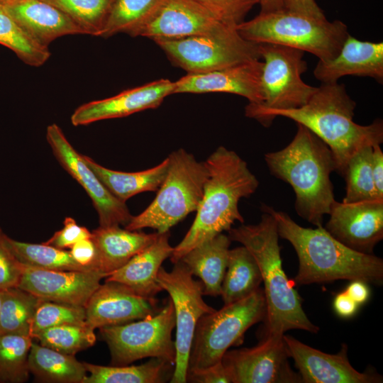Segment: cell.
<instances>
[{
    "instance_id": "obj_27",
    "label": "cell",
    "mask_w": 383,
    "mask_h": 383,
    "mask_svg": "<svg viewBox=\"0 0 383 383\" xmlns=\"http://www.w3.org/2000/svg\"><path fill=\"white\" fill-rule=\"evenodd\" d=\"M82 157L111 193L123 202L139 193L157 192L165 178L169 166L167 157L152 168L126 172L104 167L87 155H82Z\"/></svg>"
},
{
    "instance_id": "obj_43",
    "label": "cell",
    "mask_w": 383,
    "mask_h": 383,
    "mask_svg": "<svg viewBox=\"0 0 383 383\" xmlns=\"http://www.w3.org/2000/svg\"><path fill=\"white\" fill-rule=\"evenodd\" d=\"M187 382L231 383V380L222 362H220L204 369L187 371Z\"/></svg>"
},
{
    "instance_id": "obj_48",
    "label": "cell",
    "mask_w": 383,
    "mask_h": 383,
    "mask_svg": "<svg viewBox=\"0 0 383 383\" xmlns=\"http://www.w3.org/2000/svg\"><path fill=\"white\" fill-rule=\"evenodd\" d=\"M345 292L358 305L365 303L370 295L367 283L358 279L352 280Z\"/></svg>"
},
{
    "instance_id": "obj_11",
    "label": "cell",
    "mask_w": 383,
    "mask_h": 383,
    "mask_svg": "<svg viewBox=\"0 0 383 383\" xmlns=\"http://www.w3.org/2000/svg\"><path fill=\"white\" fill-rule=\"evenodd\" d=\"M157 279L162 289L168 293L175 314L176 360L170 382L185 383L196 324L202 316L216 309L204 301L201 281L194 279L189 269L181 261L174 263L170 272L161 267Z\"/></svg>"
},
{
    "instance_id": "obj_16",
    "label": "cell",
    "mask_w": 383,
    "mask_h": 383,
    "mask_svg": "<svg viewBox=\"0 0 383 383\" xmlns=\"http://www.w3.org/2000/svg\"><path fill=\"white\" fill-rule=\"evenodd\" d=\"M325 229L347 247L373 254L383 238V199L333 204Z\"/></svg>"
},
{
    "instance_id": "obj_22",
    "label": "cell",
    "mask_w": 383,
    "mask_h": 383,
    "mask_svg": "<svg viewBox=\"0 0 383 383\" xmlns=\"http://www.w3.org/2000/svg\"><path fill=\"white\" fill-rule=\"evenodd\" d=\"M313 75L321 84L338 82L344 76L367 77L383 82V43L360 40L350 34L331 60H318Z\"/></svg>"
},
{
    "instance_id": "obj_36",
    "label": "cell",
    "mask_w": 383,
    "mask_h": 383,
    "mask_svg": "<svg viewBox=\"0 0 383 383\" xmlns=\"http://www.w3.org/2000/svg\"><path fill=\"white\" fill-rule=\"evenodd\" d=\"M161 0H114L101 37L118 33L130 34L145 21Z\"/></svg>"
},
{
    "instance_id": "obj_52",
    "label": "cell",
    "mask_w": 383,
    "mask_h": 383,
    "mask_svg": "<svg viewBox=\"0 0 383 383\" xmlns=\"http://www.w3.org/2000/svg\"><path fill=\"white\" fill-rule=\"evenodd\" d=\"M4 233L2 232L1 228H0V239L1 238L2 235H3Z\"/></svg>"
},
{
    "instance_id": "obj_15",
    "label": "cell",
    "mask_w": 383,
    "mask_h": 383,
    "mask_svg": "<svg viewBox=\"0 0 383 383\" xmlns=\"http://www.w3.org/2000/svg\"><path fill=\"white\" fill-rule=\"evenodd\" d=\"M231 28L193 0H161L151 16L129 35L150 38H179L211 35Z\"/></svg>"
},
{
    "instance_id": "obj_7",
    "label": "cell",
    "mask_w": 383,
    "mask_h": 383,
    "mask_svg": "<svg viewBox=\"0 0 383 383\" xmlns=\"http://www.w3.org/2000/svg\"><path fill=\"white\" fill-rule=\"evenodd\" d=\"M165 178L151 204L140 213L132 216L125 228L140 231L150 228L159 233L170 229L201 204L209 173L205 162L180 148L167 157Z\"/></svg>"
},
{
    "instance_id": "obj_51",
    "label": "cell",
    "mask_w": 383,
    "mask_h": 383,
    "mask_svg": "<svg viewBox=\"0 0 383 383\" xmlns=\"http://www.w3.org/2000/svg\"><path fill=\"white\" fill-rule=\"evenodd\" d=\"M2 296H3V291H0V309H1V300H2Z\"/></svg>"
},
{
    "instance_id": "obj_45",
    "label": "cell",
    "mask_w": 383,
    "mask_h": 383,
    "mask_svg": "<svg viewBox=\"0 0 383 383\" xmlns=\"http://www.w3.org/2000/svg\"><path fill=\"white\" fill-rule=\"evenodd\" d=\"M284 9L310 16L326 17L315 0H284Z\"/></svg>"
},
{
    "instance_id": "obj_32",
    "label": "cell",
    "mask_w": 383,
    "mask_h": 383,
    "mask_svg": "<svg viewBox=\"0 0 383 383\" xmlns=\"http://www.w3.org/2000/svg\"><path fill=\"white\" fill-rule=\"evenodd\" d=\"M43 299L18 287L3 291L0 334L30 335L35 311Z\"/></svg>"
},
{
    "instance_id": "obj_19",
    "label": "cell",
    "mask_w": 383,
    "mask_h": 383,
    "mask_svg": "<svg viewBox=\"0 0 383 383\" xmlns=\"http://www.w3.org/2000/svg\"><path fill=\"white\" fill-rule=\"evenodd\" d=\"M84 308L86 323L94 330L143 319L160 310L155 298L141 296L126 285L111 281L100 284Z\"/></svg>"
},
{
    "instance_id": "obj_28",
    "label": "cell",
    "mask_w": 383,
    "mask_h": 383,
    "mask_svg": "<svg viewBox=\"0 0 383 383\" xmlns=\"http://www.w3.org/2000/svg\"><path fill=\"white\" fill-rule=\"evenodd\" d=\"M28 368L35 380L52 383H83L87 375L83 362L74 355L58 352L33 341Z\"/></svg>"
},
{
    "instance_id": "obj_2",
    "label": "cell",
    "mask_w": 383,
    "mask_h": 383,
    "mask_svg": "<svg viewBox=\"0 0 383 383\" xmlns=\"http://www.w3.org/2000/svg\"><path fill=\"white\" fill-rule=\"evenodd\" d=\"M262 211L274 216L279 236L289 241L297 255L299 269L294 277L295 285L342 279H358L376 285L382 284V258L347 247L323 226L316 228L302 227L287 213L265 204Z\"/></svg>"
},
{
    "instance_id": "obj_39",
    "label": "cell",
    "mask_w": 383,
    "mask_h": 383,
    "mask_svg": "<svg viewBox=\"0 0 383 383\" xmlns=\"http://www.w3.org/2000/svg\"><path fill=\"white\" fill-rule=\"evenodd\" d=\"M86 323L84 306L42 300L38 305L31 325L33 339L43 331L63 324Z\"/></svg>"
},
{
    "instance_id": "obj_37",
    "label": "cell",
    "mask_w": 383,
    "mask_h": 383,
    "mask_svg": "<svg viewBox=\"0 0 383 383\" xmlns=\"http://www.w3.org/2000/svg\"><path fill=\"white\" fill-rule=\"evenodd\" d=\"M77 23L85 34L101 36L114 0H43Z\"/></svg>"
},
{
    "instance_id": "obj_13",
    "label": "cell",
    "mask_w": 383,
    "mask_h": 383,
    "mask_svg": "<svg viewBox=\"0 0 383 383\" xmlns=\"http://www.w3.org/2000/svg\"><path fill=\"white\" fill-rule=\"evenodd\" d=\"M283 335H265L252 348L227 350L221 362L231 383H300Z\"/></svg>"
},
{
    "instance_id": "obj_26",
    "label": "cell",
    "mask_w": 383,
    "mask_h": 383,
    "mask_svg": "<svg viewBox=\"0 0 383 383\" xmlns=\"http://www.w3.org/2000/svg\"><path fill=\"white\" fill-rule=\"evenodd\" d=\"M231 240L220 233L187 252L181 261L204 285V295L221 296Z\"/></svg>"
},
{
    "instance_id": "obj_47",
    "label": "cell",
    "mask_w": 383,
    "mask_h": 383,
    "mask_svg": "<svg viewBox=\"0 0 383 383\" xmlns=\"http://www.w3.org/2000/svg\"><path fill=\"white\" fill-rule=\"evenodd\" d=\"M333 305L335 312L340 317L344 318L353 316L359 306L345 291L336 294L333 299Z\"/></svg>"
},
{
    "instance_id": "obj_44",
    "label": "cell",
    "mask_w": 383,
    "mask_h": 383,
    "mask_svg": "<svg viewBox=\"0 0 383 383\" xmlns=\"http://www.w3.org/2000/svg\"><path fill=\"white\" fill-rule=\"evenodd\" d=\"M70 252L79 264L96 270L94 267L96 249L91 238L79 240L70 248Z\"/></svg>"
},
{
    "instance_id": "obj_31",
    "label": "cell",
    "mask_w": 383,
    "mask_h": 383,
    "mask_svg": "<svg viewBox=\"0 0 383 383\" xmlns=\"http://www.w3.org/2000/svg\"><path fill=\"white\" fill-rule=\"evenodd\" d=\"M3 239L16 258L25 265L52 270H93L79 264L70 252L65 249L57 248L43 243L35 244L18 241L4 233Z\"/></svg>"
},
{
    "instance_id": "obj_9",
    "label": "cell",
    "mask_w": 383,
    "mask_h": 383,
    "mask_svg": "<svg viewBox=\"0 0 383 383\" xmlns=\"http://www.w3.org/2000/svg\"><path fill=\"white\" fill-rule=\"evenodd\" d=\"M174 306L170 299L155 314L127 323L99 328L111 354V365L121 366L145 357L162 359L174 366L176 349Z\"/></svg>"
},
{
    "instance_id": "obj_46",
    "label": "cell",
    "mask_w": 383,
    "mask_h": 383,
    "mask_svg": "<svg viewBox=\"0 0 383 383\" xmlns=\"http://www.w3.org/2000/svg\"><path fill=\"white\" fill-rule=\"evenodd\" d=\"M372 172L377 194L383 199V152L380 145L372 147Z\"/></svg>"
},
{
    "instance_id": "obj_29",
    "label": "cell",
    "mask_w": 383,
    "mask_h": 383,
    "mask_svg": "<svg viewBox=\"0 0 383 383\" xmlns=\"http://www.w3.org/2000/svg\"><path fill=\"white\" fill-rule=\"evenodd\" d=\"M87 373L83 383H162L172 375L173 365L157 357L138 365L103 366L83 362Z\"/></svg>"
},
{
    "instance_id": "obj_14",
    "label": "cell",
    "mask_w": 383,
    "mask_h": 383,
    "mask_svg": "<svg viewBox=\"0 0 383 383\" xmlns=\"http://www.w3.org/2000/svg\"><path fill=\"white\" fill-rule=\"evenodd\" d=\"M46 138L60 165L90 197L98 213L99 226H126L133 216L126 203L105 187L56 123L48 126Z\"/></svg>"
},
{
    "instance_id": "obj_1",
    "label": "cell",
    "mask_w": 383,
    "mask_h": 383,
    "mask_svg": "<svg viewBox=\"0 0 383 383\" xmlns=\"http://www.w3.org/2000/svg\"><path fill=\"white\" fill-rule=\"evenodd\" d=\"M355 101L344 84H321L304 106L290 109H271L249 103L245 108L247 117L270 126L277 116L293 120L307 128L331 150L336 171L343 176L350 157L367 146L383 142V122L377 118L369 125L353 121Z\"/></svg>"
},
{
    "instance_id": "obj_35",
    "label": "cell",
    "mask_w": 383,
    "mask_h": 383,
    "mask_svg": "<svg viewBox=\"0 0 383 383\" xmlns=\"http://www.w3.org/2000/svg\"><path fill=\"white\" fill-rule=\"evenodd\" d=\"M372 147L361 148L348 162L343 174L345 179V195L343 202L382 199L377 194L373 181Z\"/></svg>"
},
{
    "instance_id": "obj_25",
    "label": "cell",
    "mask_w": 383,
    "mask_h": 383,
    "mask_svg": "<svg viewBox=\"0 0 383 383\" xmlns=\"http://www.w3.org/2000/svg\"><path fill=\"white\" fill-rule=\"evenodd\" d=\"M158 235L157 232L123 229L119 226H99L91 237L96 249L94 268L109 276L150 245Z\"/></svg>"
},
{
    "instance_id": "obj_20",
    "label": "cell",
    "mask_w": 383,
    "mask_h": 383,
    "mask_svg": "<svg viewBox=\"0 0 383 383\" xmlns=\"http://www.w3.org/2000/svg\"><path fill=\"white\" fill-rule=\"evenodd\" d=\"M263 62L254 60L225 68L196 74H187L174 82L173 94L223 92L240 95L249 103L261 104Z\"/></svg>"
},
{
    "instance_id": "obj_4",
    "label": "cell",
    "mask_w": 383,
    "mask_h": 383,
    "mask_svg": "<svg viewBox=\"0 0 383 383\" xmlns=\"http://www.w3.org/2000/svg\"><path fill=\"white\" fill-rule=\"evenodd\" d=\"M297 124L292 140L283 149L265 155L272 175L292 187L297 214L316 226H323L335 201L331 174L336 164L330 148L313 132Z\"/></svg>"
},
{
    "instance_id": "obj_30",
    "label": "cell",
    "mask_w": 383,
    "mask_h": 383,
    "mask_svg": "<svg viewBox=\"0 0 383 383\" xmlns=\"http://www.w3.org/2000/svg\"><path fill=\"white\" fill-rule=\"evenodd\" d=\"M262 276L258 265L245 247L230 249L221 296L224 305L244 299L260 288Z\"/></svg>"
},
{
    "instance_id": "obj_18",
    "label": "cell",
    "mask_w": 383,
    "mask_h": 383,
    "mask_svg": "<svg viewBox=\"0 0 383 383\" xmlns=\"http://www.w3.org/2000/svg\"><path fill=\"white\" fill-rule=\"evenodd\" d=\"M289 357L302 383H380L382 377L372 372H360L350 363L348 345L336 354H328L284 334Z\"/></svg>"
},
{
    "instance_id": "obj_38",
    "label": "cell",
    "mask_w": 383,
    "mask_h": 383,
    "mask_svg": "<svg viewBox=\"0 0 383 383\" xmlns=\"http://www.w3.org/2000/svg\"><path fill=\"white\" fill-rule=\"evenodd\" d=\"M33 339L45 347L73 355L93 346L96 340L94 330L87 323L63 324L48 328Z\"/></svg>"
},
{
    "instance_id": "obj_12",
    "label": "cell",
    "mask_w": 383,
    "mask_h": 383,
    "mask_svg": "<svg viewBox=\"0 0 383 383\" xmlns=\"http://www.w3.org/2000/svg\"><path fill=\"white\" fill-rule=\"evenodd\" d=\"M304 52L288 46L260 43L264 101L259 105L271 109H290L307 103L318 87L301 78L307 70Z\"/></svg>"
},
{
    "instance_id": "obj_6",
    "label": "cell",
    "mask_w": 383,
    "mask_h": 383,
    "mask_svg": "<svg viewBox=\"0 0 383 383\" xmlns=\"http://www.w3.org/2000/svg\"><path fill=\"white\" fill-rule=\"evenodd\" d=\"M245 40L255 43H272L308 52L321 61L333 60L349 35L340 20L328 21L286 9L259 13L236 27Z\"/></svg>"
},
{
    "instance_id": "obj_5",
    "label": "cell",
    "mask_w": 383,
    "mask_h": 383,
    "mask_svg": "<svg viewBox=\"0 0 383 383\" xmlns=\"http://www.w3.org/2000/svg\"><path fill=\"white\" fill-rule=\"evenodd\" d=\"M262 211L258 223L231 228L228 232L231 241L250 251L260 268L266 304L263 336L283 335L294 329L316 333L319 328L309 319L301 298L283 270L276 221Z\"/></svg>"
},
{
    "instance_id": "obj_49",
    "label": "cell",
    "mask_w": 383,
    "mask_h": 383,
    "mask_svg": "<svg viewBox=\"0 0 383 383\" xmlns=\"http://www.w3.org/2000/svg\"><path fill=\"white\" fill-rule=\"evenodd\" d=\"M260 13H267L284 9V0H260Z\"/></svg>"
},
{
    "instance_id": "obj_24",
    "label": "cell",
    "mask_w": 383,
    "mask_h": 383,
    "mask_svg": "<svg viewBox=\"0 0 383 383\" xmlns=\"http://www.w3.org/2000/svg\"><path fill=\"white\" fill-rule=\"evenodd\" d=\"M169 239V232L159 233L150 245L111 273L105 281L123 284L141 296L154 299L162 291L157 279L158 271L173 251Z\"/></svg>"
},
{
    "instance_id": "obj_23",
    "label": "cell",
    "mask_w": 383,
    "mask_h": 383,
    "mask_svg": "<svg viewBox=\"0 0 383 383\" xmlns=\"http://www.w3.org/2000/svg\"><path fill=\"white\" fill-rule=\"evenodd\" d=\"M1 5L44 47L48 48L52 41L63 35L85 34L70 16L43 0H16Z\"/></svg>"
},
{
    "instance_id": "obj_21",
    "label": "cell",
    "mask_w": 383,
    "mask_h": 383,
    "mask_svg": "<svg viewBox=\"0 0 383 383\" xmlns=\"http://www.w3.org/2000/svg\"><path fill=\"white\" fill-rule=\"evenodd\" d=\"M174 83L160 79L123 91L113 96L92 101L77 108L71 116L74 126L115 118L158 107L165 98L172 94Z\"/></svg>"
},
{
    "instance_id": "obj_50",
    "label": "cell",
    "mask_w": 383,
    "mask_h": 383,
    "mask_svg": "<svg viewBox=\"0 0 383 383\" xmlns=\"http://www.w3.org/2000/svg\"><path fill=\"white\" fill-rule=\"evenodd\" d=\"M16 0H0V4H4L10 1H13Z\"/></svg>"
},
{
    "instance_id": "obj_40",
    "label": "cell",
    "mask_w": 383,
    "mask_h": 383,
    "mask_svg": "<svg viewBox=\"0 0 383 383\" xmlns=\"http://www.w3.org/2000/svg\"><path fill=\"white\" fill-rule=\"evenodd\" d=\"M223 24L236 28L260 0H193Z\"/></svg>"
},
{
    "instance_id": "obj_34",
    "label": "cell",
    "mask_w": 383,
    "mask_h": 383,
    "mask_svg": "<svg viewBox=\"0 0 383 383\" xmlns=\"http://www.w3.org/2000/svg\"><path fill=\"white\" fill-rule=\"evenodd\" d=\"M33 340L26 335L0 334V382L22 383L28 379Z\"/></svg>"
},
{
    "instance_id": "obj_8",
    "label": "cell",
    "mask_w": 383,
    "mask_h": 383,
    "mask_svg": "<svg viewBox=\"0 0 383 383\" xmlns=\"http://www.w3.org/2000/svg\"><path fill=\"white\" fill-rule=\"evenodd\" d=\"M266 304L262 289L224 305L199 320L191 346L188 371L204 369L221 362L231 346L243 343L245 332L263 321Z\"/></svg>"
},
{
    "instance_id": "obj_41",
    "label": "cell",
    "mask_w": 383,
    "mask_h": 383,
    "mask_svg": "<svg viewBox=\"0 0 383 383\" xmlns=\"http://www.w3.org/2000/svg\"><path fill=\"white\" fill-rule=\"evenodd\" d=\"M4 235V234H3ZM23 265L6 245L3 235L0 239V291L18 287Z\"/></svg>"
},
{
    "instance_id": "obj_10",
    "label": "cell",
    "mask_w": 383,
    "mask_h": 383,
    "mask_svg": "<svg viewBox=\"0 0 383 383\" xmlns=\"http://www.w3.org/2000/svg\"><path fill=\"white\" fill-rule=\"evenodd\" d=\"M152 40L173 64L187 74L207 72L261 60L260 44L245 40L236 28L217 34Z\"/></svg>"
},
{
    "instance_id": "obj_17",
    "label": "cell",
    "mask_w": 383,
    "mask_h": 383,
    "mask_svg": "<svg viewBox=\"0 0 383 383\" xmlns=\"http://www.w3.org/2000/svg\"><path fill=\"white\" fill-rule=\"evenodd\" d=\"M18 287L46 301L85 306L108 274L96 270H52L23 264Z\"/></svg>"
},
{
    "instance_id": "obj_3",
    "label": "cell",
    "mask_w": 383,
    "mask_h": 383,
    "mask_svg": "<svg viewBox=\"0 0 383 383\" xmlns=\"http://www.w3.org/2000/svg\"><path fill=\"white\" fill-rule=\"evenodd\" d=\"M205 164L209 175L203 199L190 228L173 248L170 256L173 264L196 245L228 231L235 221L243 223L238 203L254 194L259 185L247 162L223 146L213 151Z\"/></svg>"
},
{
    "instance_id": "obj_33",
    "label": "cell",
    "mask_w": 383,
    "mask_h": 383,
    "mask_svg": "<svg viewBox=\"0 0 383 383\" xmlns=\"http://www.w3.org/2000/svg\"><path fill=\"white\" fill-rule=\"evenodd\" d=\"M0 44L11 50L26 64L39 67L50 57L48 48L37 43L0 4Z\"/></svg>"
},
{
    "instance_id": "obj_42",
    "label": "cell",
    "mask_w": 383,
    "mask_h": 383,
    "mask_svg": "<svg viewBox=\"0 0 383 383\" xmlns=\"http://www.w3.org/2000/svg\"><path fill=\"white\" fill-rule=\"evenodd\" d=\"M63 228L56 231L53 235L43 243L57 248H70L80 240L90 238L91 232L86 227L79 226L72 217H66L63 221Z\"/></svg>"
}]
</instances>
